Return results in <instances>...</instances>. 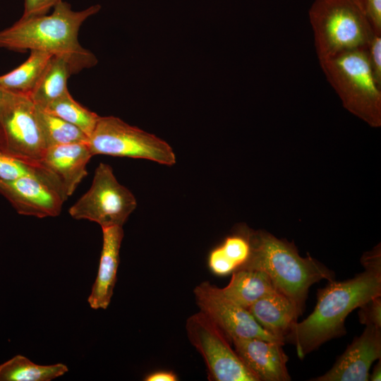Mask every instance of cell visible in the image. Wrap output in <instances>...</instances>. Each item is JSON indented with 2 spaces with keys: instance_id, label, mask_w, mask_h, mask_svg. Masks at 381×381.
I'll list each match as a JSON object with an SVG mask.
<instances>
[{
  "instance_id": "6da1fadb",
  "label": "cell",
  "mask_w": 381,
  "mask_h": 381,
  "mask_svg": "<svg viewBox=\"0 0 381 381\" xmlns=\"http://www.w3.org/2000/svg\"><path fill=\"white\" fill-rule=\"evenodd\" d=\"M381 295V271L365 269L353 278L329 282L317 294V303L305 320L296 322L285 338L299 358L325 342L346 334L344 322L354 309Z\"/></svg>"
},
{
  "instance_id": "7a4b0ae2",
  "label": "cell",
  "mask_w": 381,
  "mask_h": 381,
  "mask_svg": "<svg viewBox=\"0 0 381 381\" xmlns=\"http://www.w3.org/2000/svg\"><path fill=\"white\" fill-rule=\"evenodd\" d=\"M100 5L75 11L62 0L51 14L21 17L11 26L0 30V47L16 52L42 51L68 57L78 72L94 66L97 59L79 43L80 26L97 13Z\"/></svg>"
},
{
  "instance_id": "3957f363",
  "label": "cell",
  "mask_w": 381,
  "mask_h": 381,
  "mask_svg": "<svg viewBox=\"0 0 381 381\" xmlns=\"http://www.w3.org/2000/svg\"><path fill=\"white\" fill-rule=\"evenodd\" d=\"M247 233L250 255L237 269L265 272L274 288L289 298L301 313L313 284L322 279L334 280L332 270L310 256L301 257L293 243L265 231L247 229Z\"/></svg>"
},
{
  "instance_id": "277c9868",
  "label": "cell",
  "mask_w": 381,
  "mask_h": 381,
  "mask_svg": "<svg viewBox=\"0 0 381 381\" xmlns=\"http://www.w3.org/2000/svg\"><path fill=\"white\" fill-rule=\"evenodd\" d=\"M325 78L343 106L372 127L381 125V85L376 81L365 47L320 61Z\"/></svg>"
},
{
  "instance_id": "5b68a950",
  "label": "cell",
  "mask_w": 381,
  "mask_h": 381,
  "mask_svg": "<svg viewBox=\"0 0 381 381\" xmlns=\"http://www.w3.org/2000/svg\"><path fill=\"white\" fill-rule=\"evenodd\" d=\"M308 16L319 61L365 47L375 33L354 0H315Z\"/></svg>"
},
{
  "instance_id": "8992f818",
  "label": "cell",
  "mask_w": 381,
  "mask_h": 381,
  "mask_svg": "<svg viewBox=\"0 0 381 381\" xmlns=\"http://www.w3.org/2000/svg\"><path fill=\"white\" fill-rule=\"evenodd\" d=\"M88 145L93 156L144 159L167 166L176 161L174 150L166 141L113 116L99 117L88 138Z\"/></svg>"
},
{
  "instance_id": "52a82bcc",
  "label": "cell",
  "mask_w": 381,
  "mask_h": 381,
  "mask_svg": "<svg viewBox=\"0 0 381 381\" xmlns=\"http://www.w3.org/2000/svg\"><path fill=\"white\" fill-rule=\"evenodd\" d=\"M136 206L134 195L117 181L111 167L100 163L90 188L69 208L68 213L75 219H87L102 228L122 226Z\"/></svg>"
},
{
  "instance_id": "ba28073f",
  "label": "cell",
  "mask_w": 381,
  "mask_h": 381,
  "mask_svg": "<svg viewBox=\"0 0 381 381\" xmlns=\"http://www.w3.org/2000/svg\"><path fill=\"white\" fill-rule=\"evenodd\" d=\"M188 338L202 356L212 381H259L245 365L229 339L204 313L190 316L186 322Z\"/></svg>"
},
{
  "instance_id": "9c48e42d",
  "label": "cell",
  "mask_w": 381,
  "mask_h": 381,
  "mask_svg": "<svg viewBox=\"0 0 381 381\" xmlns=\"http://www.w3.org/2000/svg\"><path fill=\"white\" fill-rule=\"evenodd\" d=\"M0 126L3 148L25 159L41 160L47 146L29 96L13 94L0 110Z\"/></svg>"
},
{
  "instance_id": "30bf717a",
  "label": "cell",
  "mask_w": 381,
  "mask_h": 381,
  "mask_svg": "<svg viewBox=\"0 0 381 381\" xmlns=\"http://www.w3.org/2000/svg\"><path fill=\"white\" fill-rule=\"evenodd\" d=\"M200 311L209 318L229 341L258 338L284 344L265 330L249 311L226 297L220 288L204 282L194 289Z\"/></svg>"
},
{
  "instance_id": "8fae6325",
  "label": "cell",
  "mask_w": 381,
  "mask_h": 381,
  "mask_svg": "<svg viewBox=\"0 0 381 381\" xmlns=\"http://www.w3.org/2000/svg\"><path fill=\"white\" fill-rule=\"evenodd\" d=\"M0 194L18 214L38 218L58 216L68 198L59 185L35 176L0 179Z\"/></svg>"
},
{
  "instance_id": "7c38bea8",
  "label": "cell",
  "mask_w": 381,
  "mask_h": 381,
  "mask_svg": "<svg viewBox=\"0 0 381 381\" xmlns=\"http://www.w3.org/2000/svg\"><path fill=\"white\" fill-rule=\"evenodd\" d=\"M381 357V328L366 326L324 375L315 381H368L373 363Z\"/></svg>"
},
{
  "instance_id": "4fadbf2b",
  "label": "cell",
  "mask_w": 381,
  "mask_h": 381,
  "mask_svg": "<svg viewBox=\"0 0 381 381\" xmlns=\"http://www.w3.org/2000/svg\"><path fill=\"white\" fill-rule=\"evenodd\" d=\"M234 350L245 365L259 381H289V358L282 344L258 338L231 341Z\"/></svg>"
},
{
  "instance_id": "5bb4252c",
  "label": "cell",
  "mask_w": 381,
  "mask_h": 381,
  "mask_svg": "<svg viewBox=\"0 0 381 381\" xmlns=\"http://www.w3.org/2000/svg\"><path fill=\"white\" fill-rule=\"evenodd\" d=\"M92 157L88 143H76L47 148L40 162L59 179L68 198L87 176Z\"/></svg>"
},
{
  "instance_id": "9a60e30c",
  "label": "cell",
  "mask_w": 381,
  "mask_h": 381,
  "mask_svg": "<svg viewBox=\"0 0 381 381\" xmlns=\"http://www.w3.org/2000/svg\"><path fill=\"white\" fill-rule=\"evenodd\" d=\"M102 248L96 279L87 298L93 309H107L109 306L116 282L119 264V252L123 238L122 226H112L102 228Z\"/></svg>"
},
{
  "instance_id": "2e32d148",
  "label": "cell",
  "mask_w": 381,
  "mask_h": 381,
  "mask_svg": "<svg viewBox=\"0 0 381 381\" xmlns=\"http://www.w3.org/2000/svg\"><path fill=\"white\" fill-rule=\"evenodd\" d=\"M247 310L265 330L283 343L301 315L296 305L277 290L260 298Z\"/></svg>"
},
{
  "instance_id": "e0dca14e",
  "label": "cell",
  "mask_w": 381,
  "mask_h": 381,
  "mask_svg": "<svg viewBox=\"0 0 381 381\" xmlns=\"http://www.w3.org/2000/svg\"><path fill=\"white\" fill-rule=\"evenodd\" d=\"M78 71L73 62L64 56H52L29 95L37 107L46 108L67 92L68 78Z\"/></svg>"
},
{
  "instance_id": "ac0fdd59",
  "label": "cell",
  "mask_w": 381,
  "mask_h": 381,
  "mask_svg": "<svg viewBox=\"0 0 381 381\" xmlns=\"http://www.w3.org/2000/svg\"><path fill=\"white\" fill-rule=\"evenodd\" d=\"M220 290L226 297L248 309L258 300L277 289L265 272L239 268L233 272L229 283Z\"/></svg>"
},
{
  "instance_id": "d6986e66",
  "label": "cell",
  "mask_w": 381,
  "mask_h": 381,
  "mask_svg": "<svg viewBox=\"0 0 381 381\" xmlns=\"http://www.w3.org/2000/svg\"><path fill=\"white\" fill-rule=\"evenodd\" d=\"M52 56L42 51H30L25 62L11 71L0 75V89L13 94L29 96Z\"/></svg>"
},
{
  "instance_id": "ffe728a7",
  "label": "cell",
  "mask_w": 381,
  "mask_h": 381,
  "mask_svg": "<svg viewBox=\"0 0 381 381\" xmlns=\"http://www.w3.org/2000/svg\"><path fill=\"white\" fill-rule=\"evenodd\" d=\"M68 371L62 363L42 365L22 355H16L0 365V381H50Z\"/></svg>"
},
{
  "instance_id": "44dd1931",
  "label": "cell",
  "mask_w": 381,
  "mask_h": 381,
  "mask_svg": "<svg viewBox=\"0 0 381 381\" xmlns=\"http://www.w3.org/2000/svg\"><path fill=\"white\" fill-rule=\"evenodd\" d=\"M35 108L47 148L70 143H88V136L78 127L37 106Z\"/></svg>"
},
{
  "instance_id": "7402d4cb",
  "label": "cell",
  "mask_w": 381,
  "mask_h": 381,
  "mask_svg": "<svg viewBox=\"0 0 381 381\" xmlns=\"http://www.w3.org/2000/svg\"><path fill=\"white\" fill-rule=\"evenodd\" d=\"M42 109L78 127L88 138L100 117L75 100L69 92Z\"/></svg>"
},
{
  "instance_id": "603a6c76",
  "label": "cell",
  "mask_w": 381,
  "mask_h": 381,
  "mask_svg": "<svg viewBox=\"0 0 381 381\" xmlns=\"http://www.w3.org/2000/svg\"><path fill=\"white\" fill-rule=\"evenodd\" d=\"M30 176L51 181L64 189L59 179L40 162L25 159L0 147V179L14 180Z\"/></svg>"
},
{
  "instance_id": "cb8c5ba5",
  "label": "cell",
  "mask_w": 381,
  "mask_h": 381,
  "mask_svg": "<svg viewBox=\"0 0 381 381\" xmlns=\"http://www.w3.org/2000/svg\"><path fill=\"white\" fill-rule=\"evenodd\" d=\"M247 227H241L238 233L227 236L219 246L224 255L231 261L236 269L244 264L250 253Z\"/></svg>"
},
{
  "instance_id": "d4e9b609",
  "label": "cell",
  "mask_w": 381,
  "mask_h": 381,
  "mask_svg": "<svg viewBox=\"0 0 381 381\" xmlns=\"http://www.w3.org/2000/svg\"><path fill=\"white\" fill-rule=\"evenodd\" d=\"M360 322L365 326L381 328V295L377 296L359 307Z\"/></svg>"
},
{
  "instance_id": "484cf974",
  "label": "cell",
  "mask_w": 381,
  "mask_h": 381,
  "mask_svg": "<svg viewBox=\"0 0 381 381\" xmlns=\"http://www.w3.org/2000/svg\"><path fill=\"white\" fill-rule=\"evenodd\" d=\"M365 49L373 75L381 85V34L375 33Z\"/></svg>"
},
{
  "instance_id": "4316f807",
  "label": "cell",
  "mask_w": 381,
  "mask_h": 381,
  "mask_svg": "<svg viewBox=\"0 0 381 381\" xmlns=\"http://www.w3.org/2000/svg\"><path fill=\"white\" fill-rule=\"evenodd\" d=\"M208 265L212 272L219 276L229 274L236 269V265L224 255L219 246L210 252Z\"/></svg>"
},
{
  "instance_id": "83f0119b",
  "label": "cell",
  "mask_w": 381,
  "mask_h": 381,
  "mask_svg": "<svg viewBox=\"0 0 381 381\" xmlns=\"http://www.w3.org/2000/svg\"><path fill=\"white\" fill-rule=\"evenodd\" d=\"M370 23L374 32L381 34V0H354Z\"/></svg>"
},
{
  "instance_id": "f1b7e54d",
  "label": "cell",
  "mask_w": 381,
  "mask_h": 381,
  "mask_svg": "<svg viewBox=\"0 0 381 381\" xmlns=\"http://www.w3.org/2000/svg\"><path fill=\"white\" fill-rule=\"evenodd\" d=\"M61 0H24V11L22 17L47 14Z\"/></svg>"
},
{
  "instance_id": "f546056e",
  "label": "cell",
  "mask_w": 381,
  "mask_h": 381,
  "mask_svg": "<svg viewBox=\"0 0 381 381\" xmlns=\"http://www.w3.org/2000/svg\"><path fill=\"white\" fill-rule=\"evenodd\" d=\"M380 248L376 247L370 252L365 253L361 262L365 269L381 271Z\"/></svg>"
},
{
  "instance_id": "4dcf8cb0",
  "label": "cell",
  "mask_w": 381,
  "mask_h": 381,
  "mask_svg": "<svg viewBox=\"0 0 381 381\" xmlns=\"http://www.w3.org/2000/svg\"><path fill=\"white\" fill-rule=\"evenodd\" d=\"M146 381H176L178 377L176 374L171 371H156L145 377Z\"/></svg>"
},
{
  "instance_id": "1f68e13d",
  "label": "cell",
  "mask_w": 381,
  "mask_h": 381,
  "mask_svg": "<svg viewBox=\"0 0 381 381\" xmlns=\"http://www.w3.org/2000/svg\"><path fill=\"white\" fill-rule=\"evenodd\" d=\"M381 361L379 359V362L375 365L373 370V373L369 375V380L371 381H380L381 379Z\"/></svg>"
},
{
  "instance_id": "d6a6232c",
  "label": "cell",
  "mask_w": 381,
  "mask_h": 381,
  "mask_svg": "<svg viewBox=\"0 0 381 381\" xmlns=\"http://www.w3.org/2000/svg\"><path fill=\"white\" fill-rule=\"evenodd\" d=\"M13 95V93L0 89V110L7 104Z\"/></svg>"
},
{
  "instance_id": "836d02e7",
  "label": "cell",
  "mask_w": 381,
  "mask_h": 381,
  "mask_svg": "<svg viewBox=\"0 0 381 381\" xmlns=\"http://www.w3.org/2000/svg\"><path fill=\"white\" fill-rule=\"evenodd\" d=\"M0 147H3V135H2L1 126H0Z\"/></svg>"
}]
</instances>
